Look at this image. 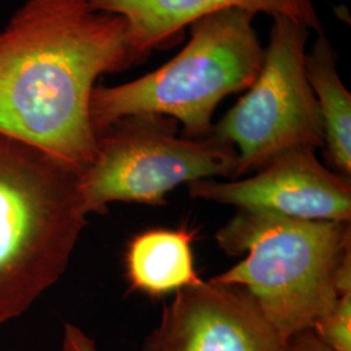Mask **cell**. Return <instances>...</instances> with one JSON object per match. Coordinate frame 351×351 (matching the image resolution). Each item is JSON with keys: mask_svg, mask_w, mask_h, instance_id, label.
Instances as JSON below:
<instances>
[{"mask_svg": "<svg viewBox=\"0 0 351 351\" xmlns=\"http://www.w3.org/2000/svg\"><path fill=\"white\" fill-rule=\"evenodd\" d=\"M281 339L246 289L202 281L180 289L142 351H280Z\"/></svg>", "mask_w": 351, "mask_h": 351, "instance_id": "ba28073f", "label": "cell"}, {"mask_svg": "<svg viewBox=\"0 0 351 351\" xmlns=\"http://www.w3.org/2000/svg\"><path fill=\"white\" fill-rule=\"evenodd\" d=\"M78 176L0 136V326L25 314L65 272L88 224Z\"/></svg>", "mask_w": 351, "mask_h": 351, "instance_id": "7a4b0ae2", "label": "cell"}, {"mask_svg": "<svg viewBox=\"0 0 351 351\" xmlns=\"http://www.w3.org/2000/svg\"><path fill=\"white\" fill-rule=\"evenodd\" d=\"M311 32L274 17L262 68L213 134L239 155L236 180L291 150L324 147L322 116L306 73Z\"/></svg>", "mask_w": 351, "mask_h": 351, "instance_id": "8992f818", "label": "cell"}, {"mask_svg": "<svg viewBox=\"0 0 351 351\" xmlns=\"http://www.w3.org/2000/svg\"><path fill=\"white\" fill-rule=\"evenodd\" d=\"M236 149L216 136H178V123L162 114L126 116L97 134L93 162L78 176L86 213H106L113 202L163 204L181 184L236 180Z\"/></svg>", "mask_w": 351, "mask_h": 351, "instance_id": "5b68a950", "label": "cell"}, {"mask_svg": "<svg viewBox=\"0 0 351 351\" xmlns=\"http://www.w3.org/2000/svg\"><path fill=\"white\" fill-rule=\"evenodd\" d=\"M254 17L237 8L207 14L189 26L185 47L160 68L121 85H97L90 101L95 134L126 116L151 113L176 120L186 138L211 136L219 103L246 91L262 68Z\"/></svg>", "mask_w": 351, "mask_h": 351, "instance_id": "277c9868", "label": "cell"}, {"mask_svg": "<svg viewBox=\"0 0 351 351\" xmlns=\"http://www.w3.org/2000/svg\"><path fill=\"white\" fill-rule=\"evenodd\" d=\"M306 73L322 116L328 160L346 178L351 176V94L337 69V53L326 32L316 33L306 53Z\"/></svg>", "mask_w": 351, "mask_h": 351, "instance_id": "8fae6325", "label": "cell"}, {"mask_svg": "<svg viewBox=\"0 0 351 351\" xmlns=\"http://www.w3.org/2000/svg\"><path fill=\"white\" fill-rule=\"evenodd\" d=\"M62 351H97V345L78 326L65 324Z\"/></svg>", "mask_w": 351, "mask_h": 351, "instance_id": "5bb4252c", "label": "cell"}, {"mask_svg": "<svg viewBox=\"0 0 351 351\" xmlns=\"http://www.w3.org/2000/svg\"><path fill=\"white\" fill-rule=\"evenodd\" d=\"M195 199L237 206L302 220L350 223V178L326 168L311 149L280 155L245 180L189 184Z\"/></svg>", "mask_w": 351, "mask_h": 351, "instance_id": "52a82bcc", "label": "cell"}, {"mask_svg": "<svg viewBox=\"0 0 351 351\" xmlns=\"http://www.w3.org/2000/svg\"><path fill=\"white\" fill-rule=\"evenodd\" d=\"M311 329L330 349L351 351V293L339 295Z\"/></svg>", "mask_w": 351, "mask_h": 351, "instance_id": "7c38bea8", "label": "cell"}, {"mask_svg": "<svg viewBox=\"0 0 351 351\" xmlns=\"http://www.w3.org/2000/svg\"><path fill=\"white\" fill-rule=\"evenodd\" d=\"M134 64L120 16L86 0H26L0 30V136L81 173L97 146V81Z\"/></svg>", "mask_w": 351, "mask_h": 351, "instance_id": "6da1fadb", "label": "cell"}, {"mask_svg": "<svg viewBox=\"0 0 351 351\" xmlns=\"http://www.w3.org/2000/svg\"><path fill=\"white\" fill-rule=\"evenodd\" d=\"M216 241L246 258L213 278L246 289L281 343L311 328L339 298L336 274L351 251L350 223L241 210Z\"/></svg>", "mask_w": 351, "mask_h": 351, "instance_id": "3957f363", "label": "cell"}, {"mask_svg": "<svg viewBox=\"0 0 351 351\" xmlns=\"http://www.w3.org/2000/svg\"><path fill=\"white\" fill-rule=\"evenodd\" d=\"M280 351H335L319 339L311 328L303 329L281 343Z\"/></svg>", "mask_w": 351, "mask_h": 351, "instance_id": "4fadbf2b", "label": "cell"}, {"mask_svg": "<svg viewBox=\"0 0 351 351\" xmlns=\"http://www.w3.org/2000/svg\"><path fill=\"white\" fill-rule=\"evenodd\" d=\"M99 12L120 16L137 64L152 50L175 45L185 29L211 13L243 10L284 17L308 29L324 32L314 0H86Z\"/></svg>", "mask_w": 351, "mask_h": 351, "instance_id": "9c48e42d", "label": "cell"}, {"mask_svg": "<svg viewBox=\"0 0 351 351\" xmlns=\"http://www.w3.org/2000/svg\"><path fill=\"white\" fill-rule=\"evenodd\" d=\"M195 230L150 229L132 239L125 252L130 288L162 297L202 282L193 258Z\"/></svg>", "mask_w": 351, "mask_h": 351, "instance_id": "30bf717a", "label": "cell"}]
</instances>
